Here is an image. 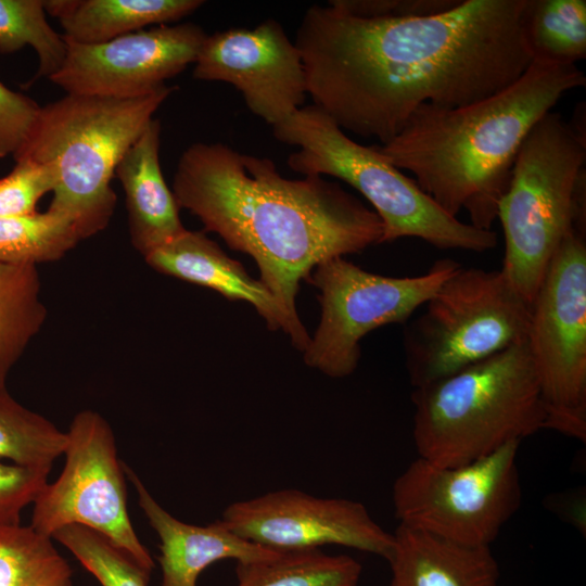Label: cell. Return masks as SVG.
<instances>
[{"label": "cell", "mask_w": 586, "mask_h": 586, "mask_svg": "<svg viewBox=\"0 0 586 586\" xmlns=\"http://www.w3.org/2000/svg\"><path fill=\"white\" fill-rule=\"evenodd\" d=\"M526 0H461L408 18H360L309 7L297 28L307 94L344 131L394 138L422 104L463 106L518 80L532 63Z\"/></svg>", "instance_id": "cell-1"}, {"label": "cell", "mask_w": 586, "mask_h": 586, "mask_svg": "<svg viewBox=\"0 0 586 586\" xmlns=\"http://www.w3.org/2000/svg\"><path fill=\"white\" fill-rule=\"evenodd\" d=\"M173 193L206 231L255 260L302 352L310 336L296 311L301 281L324 260L380 244L384 230L375 212L340 184L322 176L288 179L272 160L220 142L183 151Z\"/></svg>", "instance_id": "cell-2"}, {"label": "cell", "mask_w": 586, "mask_h": 586, "mask_svg": "<svg viewBox=\"0 0 586 586\" xmlns=\"http://www.w3.org/2000/svg\"><path fill=\"white\" fill-rule=\"evenodd\" d=\"M576 65L532 62L510 86L480 101L420 105L378 151L410 171L419 188L453 217L492 230L520 146L532 127L566 92L585 87Z\"/></svg>", "instance_id": "cell-3"}, {"label": "cell", "mask_w": 586, "mask_h": 586, "mask_svg": "<svg viewBox=\"0 0 586 586\" xmlns=\"http://www.w3.org/2000/svg\"><path fill=\"white\" fill-rule=\"evenodd\" d=\"M418 457L458 467L546 429V412L526 341L413 388Z\"/></svg>", "instance_id": "cell-4"}, {"label": "cell", "mask_w": 586, "mask_h": 586, "mask_svg": "<svg viewBox=\"0 0 586 586\" xmlns=\"http://www.w3.org/2000/svg\"><path fill=\"white\" fill-rule=\"evenodd\" d=\"M174 88L137 98L65 94L41 106L23 151L55 177L49 209L69 218L80 240L104 230L116 206L115 168Z\"/></svg>", "instance_id": "cell-5"}, {"label": "cell", "mask_w": 586, "mask_h": 586, "mask_svg": "<svg viewBox=\"0 0 586 586\" xmlns=\"http://www.w3.org/2000/svg\"><path fill=\"white\" fill-rule=\"evenodd\" d=\"M586 136L549 112L528 131L498 205L505 235L501 271L532 305L568 233H585Z\"/></svg>", "instance_id": "cell-6"}, {"label": "cell", "mask_w": 586, "mask_h": 586, "mask_svg": "<svg viewBox=\"0 0 586 586\" xmlns=\"http://www.w3.org/2000/svg\"><path fill=\"white\" fill-rule=\"evenodd\" d=\"M272 133L281 143L297 148L288 157L293 171L335 177L367 199L383 224L381 243L412 237L440 250L481 253L496 247L495 231L447 214L377 145L357 143L314 104L272 126Z\"/></svg>", "instance_id": "cell-7"}, {"label": "cell", "mask_w": 586, "mask_h": 586, "mask_svg": "<svg viewBox=\"0 0 586 586\" xmlns=\"http://www.w3.org/2000/svg\"><path fill=\"white\" fill-rule=\"evenodd\" d=\"M425 305L404 336L413 388L527 339L531 307L501 270L460 266Z\"/></svg>", "instance_id": "cell-8"}, {"label": "cell", "mask_w": 586, "mask_h": 586, "mask_svg": "<svg viewBox=\"0 0 586 586\" xmlns=\"http://www.w3.org/2000/svg\"><path fill=\"white\" fill-rule=\"evenodd\" d=\"M520 443L458 467L415 459L393 484L399 524L461 544L489 546L521 506Z\"/></svg>", "instance_id": "cell-9"}, {"label": "cell", "mask_w": 586, "mask_h": 586, "mask_svg": "<svg viewBox=\"0 0 586 586\" xmlns=\"http://www.w3.org/2000/svg\"><path fill=\"white\" fill-rule=\"evenodd\" d=\"M526 344L546 429L586 440V242L571 231L553 254L531 305Z\"/></svg>", "instance_id": "cell-10"}, {"label": "cell", "mask_w": 586, "mask_h": 586, "mask_svg": "<svg viewBox=\"0 0 586 586\" xmlns=\"http://www.w3.org/2000/svg\"><path fill=\"white\" fill-rule=\"evenodd\" d=\"M461 265L436 260L426 273L386 277L366 271L342 256L315 267L308 282L320 290V323L304 361L331 378L352 374L360 358L359 341L390 323H405Z\"/></svg>", "instance_id": "cell-11"}, {"label": "cell", "mask_w": 586, "mask_h": 586, "mask_svg": "<svg viewBox=\"0 0 586 586\" xmlns=\"http://www.w3.org/2000/svg\"><path fill=\"white\" fill-rule=\"evenodd\" d=\"M65 463L36 500L30 526L51 537L67 525L92 528L151 575L154 561L140 542L127 508L124 463L109 422L93 410L78 412L66 432Z\"/></svg>", "instance_id": "cell-12"}, {"label": "cell", "mask_w": 586, "mask_h": 586, "mask_svg": "<svg viewBox=\"0 0 586 586\" xmlns=\"http://www.w3.org/2000/svg\"><path fill=\"white\" fill-rule=\"evenodd\" d=\"M219 521L251 543L278 551L339 545L388 560L394 536L359 501L281 489L230 504Z\"/></svg>", "instance_id": "cell-13"}, {"label": "cell", "mask_w": 586, "mask_h": 586, "mask_svg": "<svg viewBox=\"0 0 586 586\" xmlns=\"http://www.w3.org/2000/svg\"><path fill=\"white\" fill-rule=\"evenodd\" d=\"M207 34L193 23L158 25L112 40L67 41L62 67L50 80L67 94L137 98L194 64Z\"/></svg>", "instance_id": "cell-14"}, {"label": "cell", "mask_w": 586, "mask_h": 586, "mask_svg": "<svg viewBox=\"0 0 586 586\" xmlns=\"http://www.w3.org/2000/svg\"><path fill=\"white\" fill-rule=\"evenodd\" d=\"M193 77L232 85L247 109L271 127L300 110L307 97L300 51L275 20L207 35Z\"/></svg>", "instance_id": "cell-15"}, {"label": "cell", "mask_w": 586, "mask_h": 586, "mask_svg": "<svg viewBox=\"0 0 586 586\" xmlns=\"http://www.w3.org/2000/svg\"><path fill=\"white\" fill-rule=\"evenodd\" d=\"M124 471L138 493L140 508L160 538L162 586H196L202 571L218 560L234 559L246 563L273 559L282 553L239 537L219 520L199 526L176 519L154 499L133 470L124 464Z\"/></svg>", "instance_id": "cell-16"}, {"label": "cell", "mask_w": 586, "mask_h": 586, "mask_svg": "<svg viewBox=\"0 0 586 586\" xmlns=\"http://www.w3.org/2000/svg\"><path fill=\"white\" fill-rule=\"evenodd\" d=\"M161 123L152 119L119 160L115 175L125 193L130 240L145 256L186 231L160 164Z\"/></svg>", "instance_id": "cell-17"}, {"label": "cell", "mask_w": 586, "mask_h": 586, "mask_svg": "<svg viewBox=\"0 0 586 586\" xmlns=\"http://www.w3.org/2000/svg\"><path fill=\"white\" fill-rule=\"evenodd\" d=\"M143 257L161 273L209 288L230 301L251 304L265 319L268 329L288 332L285 318L270 291L204 232L186 229Z\"/></svg>", "instance_id": "cell-18"}, {"label": "cell", "mask_w": 586, "mask_h": 586, "mask_svg": "<svg viewBox=\"0 0 586 586\" xmlns=\"http://www.w3.org/2000/svg\"><path fill=\"white\" fill-rule=\"evenodd\" d=\"M393 536L388 586H499L489 546L461 544L403 524Z\"/></svg>", "instance_id": "cell-19"}, {"label": "cell", "mask_w": 586, "mask_h": 586, "mask_svg": "<svg viewBox=\"0 0 586 586\" xmlns=\"http://www.w3.org/2000/svg\"><path fill=\"white\" fill-rule=\"evenodd\" d=\"M46 13L56 17L67 41L102 43L179 21L204 4L202 0H44Z\"/></svg>", "instance_id": "cell-20"}, {"label": "cell", "mask_w": 586, "mask_h": 586, "mask_svg": "<svg viewBox=\"0 0 586 586\" xmlns=\"http://www.w3.org/2000/svg\"><path fill=\"white\" fill-rule=\"evenodd\" d=\"M46 318L37 266L0 262V391Z\"/></svg>", "instance_id": "cell-21"}, {"label": "cell", "mask_w": 586, "mask_h": 586, "mask_svg": "<svg viewBox=\"0 0 586 586\" xmlns=\"http://www.w3.org/2000/svg\"><path fill=\"white\" fill-rule=\"evenodd\" d=\"M521 29L532 62L576 65L586 58L585 0H526Z\"/></svg>", "instance_id": "cell-22"}, {"label": "cell", "mask_w": 586, "mask_h": 586, "mask_svg": "<svg viewBox=\"0 0 586 586\" xmlns=\"http://www.w3.org/2000/svg\"><path fill=\"white\" fill-rule=\"evenodd\" d=\"M362 568L352 557L320 549L284 551L256 562H237V586H358Z\"/></svg>", "instance_id": "cell-23"}, {"label": "cell", "mask_w": 586, "mask_h": 586, "mask_svg": "<svg viewBox=\"0 0 586 586\" xmlns=\"http://www.w3.org/2000/svg\"><path fill=\"white\" fill-rule=\"evenodd\" d=\"M0 586H74L52 538L21 524L0 528Z\"/></svg>", "instance_id": "cell-24"}, {"label": "cell", "mask_w": 586, "mask_h": 586, "mask_svg": "<svg viewBox=\"0 0 586 586\" xmlns=\"http://www.w3.org/2000/svg\"><path fill=\"white\" fill-rule=\"evenodd\" d=\"M81 241L66 216L47 209L27 216H0V262L34 265L62 258Z\"/></svg>", "instance_id": "cell-25"}, {"label": "cell", "mask_w": 586, "mask_h": 586, "mask_svg": "<svg viewBox=\"0 0 586 586\" xmlns=\"http://www.w3.org/2000/svg\"><path fill=\"white\" fill-rule=\"evenodd\" d=\"M65 446L66 432L21 405L8 390L0 391V459L51 471Z\"/></svg>", "instance_id": "cell-26"}, {"label": "cell", "mask_w": 586, "mask_h": 586, "mask_svg": "<svg viewBox=\"0 0 586 586\" xmlns=\"http://www.w3.org/2000/svg\"><path fill=\"white\" fill-rule=\"evenodd\" d=\"M46 15L43 0H0V53L30 46L38 56V71L27 87L41 77L50 79L66 58V40Z\"/></svg>", "instance_id": "cell-27"}, {"label": "cell", "mask_w": 586, "mask_h": 586, "mask_svg": "<svg viewBox=\"0 0 586 586\" xmlns=\"http://www.w3.org/2000/svg\"><path fill=\"white\" fill-rule=\"evenodd\" d=\"M101 586H148L145 573L124 550L101 533L81 525H67L52 535Z\"/></svg>", "instance_id": "cell-28"}, {"label": "cell", "mask_w": 586, "mask_h": 586, "mask_svg": "<svg viewBox=\"0 0 586 586\" xmlns=\"http://www.w3.org/2000/svg\"><path fill=\"white\" fill-rule=\"evenodd\" d=\"M54 187L49 166L27 156L15 160L12 170L0 178V216L36 214L39 200Z\"/></svg>", "instance_id": "cell-29"}, {"label": "cell", "mask_w": 586, "mask_h": 586, "mask_svg": "<svg viewBox=\"0 0 586 586\" xmlns=\"http://www.w3.org/2000/svg\"><path fill=\"white\" fill-rule=\"evenodd\" d=\"M50 471L0 462V528L18 525L25 507L34 504Z\"/></svg>", "instance_id": "cell-30"}, {"label": "cell", "mask_w": 586, "mask_h": 586, "mask_svg": "<svg viewBox=\"0 0 586 586\" xmlns=\"http://www.w3.org/2000/svg\"><path fill=\"white\" fill-rule=\"evenodd\" d=\"M41 106L0 82V158H15L25 148Z\"/></svg>", "instance_id": "cell-31"}, {"label": "cell", "mask_w": 586, "mask_h": 586, "mask_svg": "<svg viewBox=\"0 0 586 586\" xmlns=\"http://www.w3.org/2000/svg\"><path fill=\"white\" fill-rule=\"evenodd\" d=\"M461 0H331L336 10L360 18H408L445 13Z\"/></svg>", "instance_id": "cell-32"}]
</instances>
